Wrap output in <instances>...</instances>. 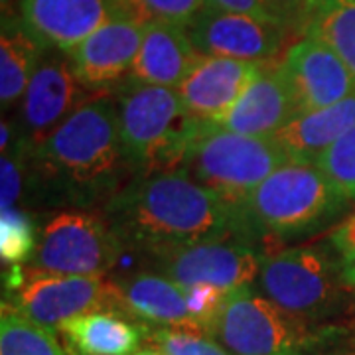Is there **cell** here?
Wrapping results in <instances>:
<instances>
[{
  "mask_svg": "<svg viewBox=\"0 0 355 355\" xmlns=\"http://www.w3.org/2000/svg\"><path fill=\"white\" fill-rule=\"evenodd\" d=\"M229 292L217 288L214 284H196L186 288V298H188V308H190L191 318L198 326V330L209 336V330L216 322L217 314L225 304Z\"/></svg>",
  "mask_w": 355,
  "mask_h": 355,
  "instance_id": "cell-29",
  "label": "cell"
},
{
  "mask_svg": "<svg viewBox=\"0 0 355 355\" xmlns=\"http://www.w3.org/2000/svg\"><path fill=\"white\" fill-rule=\"evenodd\" d=\"M132 178L119 135L114 97L103 91L30 150L24 203L101 211Z\"/></svg>",
  "mask_w": 355,
  "mask_h": 355,
  "instance_id": "cell-1",
  "label": "cell"
},
{
  "mask_svg": "<svg viewBox=\"0 0 355 355\" xmlns=\"http://www.w3.org/2000/svg\"><path fill=\"white\" fill-rule=\"evenodd\" d=\"M331 249L338 254L342 277L349 291L355 292V216L345 219L330 235Z\"/></svg>",
  "mask_w": 355,
  "mask_h": 355,
  "instance_id": "cell-30",
  "label": "cell"
},
{
  "mask_svg": "<svg viewBox=\"0 0 355 355\" xmlns=\"http://www.w3.org/2000/svg\"><path fill=\"white\" fill-rule=\"evenodd\" d=\"M259 291L272 304L308 324L331 316L343 306L347 288L338 254L318 245L263 254Z\"/></svg>",
  "mask_w": 355,
  "mask_h": 355,
  "instance_id": "cell-7",
  "label": "cell"
},
{
  "mask_svg": "<svg viewBox=\"0 0 355 355\" xmlns=\"http://www.w3.org/2000/svg\"><path fill=\"white\" fill-rule=\"evenodd\" d=\"M132 355H164V354H160L158 349H146V352H137V354H132Z\"/></svg>",
  "mask_w": 355,
  "mask_h": 355,
  "instance_id": "cell-34",
  "label": "cell"
},
{
  "mask_svg": "<svg viewBox=\"0 0 355 355\" xmlns=\"http://www.w3.org/2000/svg\"><path fill=\"white\" fill-rule=\"evenodd\" d=\"M113 97L119 135L135 178L182 170L202 121L186 111L176 89L127 77Z\"/></svg>",
  "mask_w": 355,
  "mask_h": 355,
  "instance_id": "cell-3",
  "label": "cell"
},
{
  "mask_svg": "<svg viewBox=\"0 0 355 355\" xmlns=\"http://www.w3.org/2000/svg\"><path fill=\"white\" fill-rule=\"evenodd\" d=\"M22 24L48 48L71 55L109 20L119 18L113 0H18Z\"/></svg>",
  "mask_w": 355,
  "mask_h": 355,
  "instance_id": "cell-14",
  "label": "cell"
},
{
  "mask_svg": "<svg viewBox=\"0 0 355 355\" xmlns=\"http://www.w3.org/2000/svg\"><path fill=\"white\" fill-rule=\"evenodd\" d=\"M316 166L345 202H355V127L322 154Z\"/></svg>",
  "mask_w": 355,
  "mask_h": 355,
  "instance_id": "cell-27",
  "label": "cell"
},
{
  "mask_svg": "<svg viewBox=\"0 0 355 355\" xmlns=\"http://www.w3.org/2000/svg\"><path fill=\"white\" fill-rule=\"evenodd\" d=\"M186 32L202 55L251 64H272L291 36L284 26L249 14L219 10L207 4L186 26Z\"/></svg>",
  "mask_w": 355,
  "mask_h": 355,
  "instance_id": "cell-12",
  "label": "cell"
},
{
  "mask_svg": "<svg viewBox=\"0 0 355 355\" xmlns=\"http://www.w3.org/2000/svg\"><path fill=\"white\" fill-rule=\"evenodd\" d=\"M101 214L123 247L148 261L198 243L251 241L241 214L182 170L132 178Z\"/></svg>",
  "mask_w": 355,
  "mask_h": 355,
  "instance_id": "cell-2",
  "label": "cell"
},
{
  "mask_svg": "<svg viewBox=\"0 0 355 355\" xmlns=\"http://www.w3.org/2000/svg\"><path fill=\"white\" fill-rule=\"evenodd\" d=\"M0 355H67L50 328L2 304Z\"/></svg>",
  "mask_w": 355,
  "mask_h": 355,
  "instance_id": "cell-24",
  "label": "cell"
},
{
  "mask_svg": "<svg viewBox=\"0 0 355 355\" xmlns=\"http://www.w3.org/2000/svg\"><path fill=\"white\" fill-rule=\"evenodd\" d=\"M123 251V243L99 209H65L42 227L30 268L53 275L105 277L116 266Z\"/></svg>",
  "mask_w": 355,
  "mask_h": 355,
  "instance_id": "cell-9",
  "label": "cell"
},
{
  "mask_svg": "<svg viewBox=\"0 0 355 355\" xmlns=\"http://www.w3.org/2000/svg\"><path fill=\"white\" fill-rule=\"evenodd\" d=\"M186 28L168 22L144 26V38L128 77L140 83L176 89L200 62Z\"/></svg>",
  "mask_w": 355,
  "mask_h": 355,
  "instance_id": "cell-18",
  "label": "cell"
},
{
  "mask_svg": "<svg viewBox=\"0 0 355 355\" xmlns=\"http://www.w3.org/2000/svg\"><path fill=\"white\" fill-rule=\"evenodd\" d=\"M130 318H140L156 326L198 330L186 298V288L158 272H137L116 280Z\"/></svg>",
  "mask_w": 355,
  "mask_h": 355,
  "instance_id": "cell-21",
  "label": "cell"
},
{
  "mask_svg": "<svg viewBox=\"0 0 355 355\" xmlns=\"http://www.w3.org/2000/svg\"><path fill=\"white\" fill-rule=\"evenodd\" d=\"M48 48L20 20V16H2L0 34V101L8 109L22 99L32 76Z\"/></svg>",
  "mask_w": 355,
  "mask_h": 355,
  "instance_id": "cell-22",
  "label": "cell"
},
{
  "mask_svg": "<svg viewBox=\"0 0 355 355\" xmlns=\"http://www.w3.org/2000/svg\"><path fill=\"white\" fill-rule=\"evenodd\" d=\"M119 18L139 24L168 22L186 28L205 8V0H113Z\"/></svg>",
  "mask_w": 355,
  "mask_h": 355,
  "instance_id": "cell-26",
  "label": "cell"
},
{
  "mask_svg": "<svg viewBox=\"0 0 355 355\" xmlns=\"http://www.w3.org/2000/svg\"><path fill=\"white\" fill-rule=\"evenodd\" d=\"M4 286L10 291V300L2 304L50 330H60L65 320L97 310L127 314L119 282L105 277L53 275L14 266L8 268V277L4 275Z\"/></svg>",
  "mask_w": 355,
  "mask_h": 355,
  "instance_id": "cell-8",
  "label": "cell"
},
{
  "mask_svg": "<svg viewBox=\"0 0 355 355\" xmlns=\"http://www.w3.org/2000/svg\"><path fill=\"white\" fill-rule=\"evenodd\" d=\"M304 355H355V343L354 345H342V347H318L314 352H308Z\"/></svg>",
  "mask_w": 355,
  "mask_h": 355,
  "instance_id": "cell-33",
  "label": "cell"
},
{
  "mask_svg": "<svg viewBox=\"0 0 355 355\" xmlns=\"http://www.w3.org/2000/svg\"><path fill=\"white\" fill-rule=\"evenodd\" d=\"M277 4H279L280 12L284 16V22L291 28L292 34H300L306 0H277Z\"/></svg>",
  "mask_w": 355,
  "mask_h": 355,
  "instance_id": "cell-32",
  "label": "cell"
},
{
  "mask_svg": "<svg viewBox=\"0 0 355 355\" xmlns=\"http://www.w3.org/2000/svg\"><path fill=\"white\" fill-rule=\"evenodd\" d=\"M263 254L249 239L207 241L148 261L150 270L164 275L184 288L214 284L225 292L251 286L261 270Z\"/></svg>",
  "mask_w": 355,
  "mask_h": 355,
  "instance_id": "cell-11",
  "label": "cell"
},
{
  "mask_svg": "<svg viewBox=\"0 0 355 355\" xmlns=\"http://www.w3.org/2000/svg\"><path fill=\"white\" fill-rule=\"evenodd\" d=\"M205 4L219 8V10H227V12L249 14L254 18H263L268 22L284 26L291 32V28L284 22V16L280 12L277 0H205Z\"/></svg>",
  "mask_w": 355,
  "mask_h": 355,
  "instance_id": "cell-31",
  "label": "cell"
},
{
  "mask_svg": "<svg viewBox=\"0 0 355 355\" xmlns=\"http://www.w3.org/2000/svg\"><path fill=\"white\" fill-rule=\"evenodd\" d=\"M38 227L34 217L20 207H6L0 214V257L2 265L14 268L32 261L38 249Z\"/></svg>",
  "mask_w": 355,
  "mask_h": 355,
  "instance_id": "cell-25",
  "label": "cell"
},
{
  "mask_svg": "<svg viewBox=\"0 0 355 355\" xmlns=\"http://www.w3.org/2000/svg\"><path fill=\"white\" fill-rule=\"evenodd\" d=\"M300 36L326 44L355 77V0H306Z\"/></svg>",
  "mask_w": 355,
  "mask_h": 355,
  "instance_id": "cell-23",
  "label": "cell"
},
{
  "mask_svg": "<svg viewBox=\"0 0 355 355\" xmlns=\"http://www.w3.org/2000/svg\"><path fill=\"white\" fill-rule=\"evenodd\" d=\"M355 127V93L328 109L298 113L270 139L291 162L316 164L318 158Z\"/></svg>",
  "mask_w": 355,
  "mask_h": 355,
  "instance_id": "cell-19",
  "label": "cell"
},
{
  "mask_svg": "<svg viewBox=\"0 0 355 355\" xmlns=\"http://www.w3.org/2000/svg\"><path fill=\"white\" fill-rule=\"evenodd\" d=\"M91 97L76 76L69 55L58 50L46 51L28 83L16 121L28 148L36 150Z\"/></svg>",
  "mask_w": 355,
  "mask_h": 355,
  "instance_id": "cell-10",
  "label": "cell"
},
{
  "mask_svg": "<svg viewBox=\"0 0 355 355\" xmlns=\"http://www.w3.org/2000/svg\"><path fill=\"white\" fill-rule=\"evenodd\" d=\"M298 113L328 109L355 93V77L326 44L302 36L279 62Z\"/></svg>",
  "mask_w": 355,
  "mask_h": 355,
  "instance_id": "cell-13",
  "label": "cell"
},
{
  "mask_svg": "<svg viewBox=\"0 0 355 355\" xmlns=\"http://www.w3.org/2000/svg\"><path fill=\"white\" fill-rule=\"evenodd\" d=\"M286 162L291 160L272 139L239 135L202 121L182 172L241 214L251 193Z\"/></svg>",
  "mask_w": 355,
  "mask_h": 355,
  "instance_id": "cell-5",
  "label": "cell"
},
{
  "mask_svg": "<svg viewBox=\"0 0 355 355\" xmlns=\"http://www.w3.org/2000/svg\"><path fill=\"white\" fill-rule=\"evenodd\" d=\"M144 38V24L128 18H113L93 32L69 60L79 81L103 93L128 77Z\"/></svg>",
  "mask_w": 355,
  "mask_h": 355,
  "instance_id": "cell-15",
  "label": "cell"
},
{
  "mask_svg": "<svg viewBox=\"0 0 355 355\" xmlns=\"http://www.w3.org/2000/svg\"><path fill=\"white\" fill-rule=\"evenodd\" d=\"M114 310H97L65 320L60 334L76 355H132L148 338V328Z\"/></svg>",
  "mask_w": 355,
  "mask_h": 355,
  "instance_id": "cell-20",
  "label": "cell"
},
{
  "mask_svg": "<svg viewBox=\"0 0 355 355\" xmlns=\"http://www.w3.org/2000/svg\"><path fill=\"white\" fill-rule=\"evenodd\" d=\"M146 340L153 343L154 349L164 355H233L225 352L211 336L186 328H148Z\"/></svg>",
  "mask_w": 355,
  "mask_h": 355,
  "instance_id": "cell-28",
  "label": "cell"
},
{
  "mask_svg": "<svg viewBox=\"0 0 355 355\" xmlns=\"http://www.w3.org/2000/svg\"><path fill=\"white\" fill-rule=\"evenodd\" d=\"M296 114L298 107L280 65L265 64L263 71L239 97V101L211 123L239 135L270 139Z\"/></svg>",
  "mask_w": 355,
  "mask_h": 355,
  "instance_id": "cell-17",
  "label": "cell"
},
{
  "mask_svg": "<svg viewBox=\"0 0 355 355\" xmlns=\"http://www.w3.org/2000/svg\"><path fill=\"white\" fill-rule=\"evenodd\" d=\"M263 67L265 64L202 55L176 91L193 119L211 123L239 101Z\"/></svg>",
  "mask_w": 355,
  "mask_h": 355,
  "instance_id": "cell-16",
  "label": "cell"
},
{
  "mask_svg": "<svg viewBox=\"0 0 355 355\" xmlns=\"http://www.w3.org/2000/svg\"><path fill=\"white\" fill-rule=\"evenodd\" d=\"M345 205L316 164L286 162L251 193L241 217L249 237L292 239L324 229Z\"/></svg>",
  "mask_w": 355,
  "mask_h": 355,
  "instance_id": "cell-4",
  "label": "cell"
},
{
  "mask_svg": "<svg viewBox=\"0 0 355 355\" xmlns=\"http://www.w3.org/2000/svg\"><path fill=\"white\" fill-rule=\"evenodd\" d=\"M342 334L336 326L312 330L308 322L254 294L251 286L229 292L209 330L233 355H304L330 345Z\"/></svg>",
  "mask_w": 355,
  "mask_h": 355,
  "instance_id": "cell-6",
  "label": "cell"
}]
</instances>
